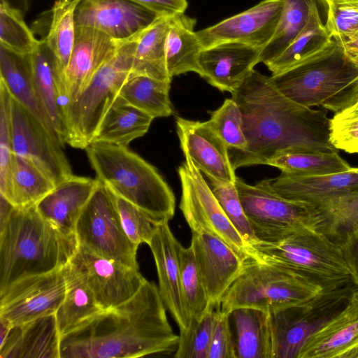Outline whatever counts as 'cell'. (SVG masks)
<instances>
[{"mask_svg":"<svg viewBox=\"0 0 358 358\" xmlns=\"http://www.w3.org/2000/svg\"><path fill=\"white\" fill-rule=\"evenodd\" d=\"M243 117L247 146L229 150L234 170L267 165L278 153L292 149L337 152L330 142L327 112L301 105L283 94L271 77L253 69L231 93Z\"/></svg>","mask_w":358,"mask_h":358,"instance_id":"1","label":"cell"},{"mask_svg":"<svg viewBox=\"0 0 358 358\" xmlns=\"http://www.w3.org/2000/svg\"><path fill=\"white\" fill-rule=\"evenodd\" d=\"M158 287L145 280L120 305L103 310L61 338L60 358H136L176 350Z\"/></svg>","mask_w":358,"mask_h":358,"instance_id":"2","label":"cell"},{"mask_svg":"<svg viewBox=\"0 0 358 358\" xmlns=\"http://www.w3.org/2000/svg\"><path fill=\"white\" fill-rule=\"evenodd\" d=\"M78 246L76 236L45 220L36 205L15 207L0 228V291L22 278L62 268Z\"/></svg>","mask_w":358,"mask_h":358,"instance_id":"3","label":"cell"},{"mask_svg":"<svg viewBox=\"0 0 358 358\" xmlns=\"http://www.w3.org/2000/svg\"><path fill=\"white\" fill-rule=\"evenodd\" d=\"M271 77L283 94L308 107L321 106L338 113L358 99V64L334 39Z\"/></svg>","mask_w":358,"mask_h":358,"instance_id":"4","label":"cell"},{"mask_svg":"<svg viewBox=\"0 0 358 358\" xmlns=\"http://www.w3.org/2000/svg\"><path fill=\"white\" fill-rule=\"evenodd\" d=\"M96 179L156 225L173 217V192L157 169L128 146L94 142L85 149Z\"/></svg>","mask_w":358,"mask_h":358,"instance_id":"5","label":"cell"},{"mask_svg":"<svg viewBox=\"0 0 358 358\" xmlns=\"http://www.w3.org/2000/svg\"><path fill=\"white\" fill-rule=\"evenodd\" d=\"M250 248L253 260L294 271L324 289L352 282L340 246L315 227H301L277 241L257 242Z\"/></svg>","mask_w":358,"mask_h":358,"instance_id":"6","label":"cell"},{"mask_svg":"<svg viewBox=\"0 0 358 358\" xmlns=\"http://www.w3.org/2000/svg\"><path fill=\"white\" fill-rule=\"evenodd\" d=\"M323 289L294 271L250 259L224 295L220 310L227 315L238 308L271 313L304 302Z\"/></svg>","mask_w":358,"mask_h":358,"instance_id":"7","label":"cell"},{"mask_svg":"<svg viewBox=\"0 0 358 358\" xmlns=\"http://www.w3.org/2000/svg\"><path fill=\"white\" fill-rule=\"evenodd\" d=\"M138 39V38H137ZM137 39L122 43L65 110L66 143L85 149L129 76Z\"/></svg>","mask_w":358,"mask_h":358,"instance_id":"8","label":"cell"},{"mask_svg":"<svg viewBox=\"0 0 358 358\" xmlns=\"http://www.w3.org/2000/svg\"><path fill=\"white\" fill-rule=\"evenodd\" d=\"M358 288L350 282L269 313L272 358H297L305 342L343 309Z\"/></svg>","mask_w":358,"mask_h":358,"instance_id":"9","label":"cell"},{"mask_svg":"<svg viewBox=\"0 0 358 358\" xmlns=\"http://www.w3.org/2000/svg\"><path fill=\"white\" fill-rule=\"evenodd\" d=\"M235 185L257 242H275L304 227L317 228L320 213L314 203L282 198L238 177Z\"/></svg>","mask_w":358,"mask_h":358,"instance_id":"10","label":"cell"},{"mask_svg":"<svg viewBox=\"0 0 358 358\" xmlns=\"http://www.w3.org/2000/svg\"><path fill=\"white\" fill-rule=\"evenodd\" d=\"M75 234L79 245L127 266L139 268L138 246L124 231L115 195L100 181L78 220Z\"/></svg>","mask_w":358,"mask_h":358,"instance_id":"11","label":"cell"},{"mask_svg":"<svg viewBox=\"0 0 358 358\" xmlns=\"http://www.w3.org/2000/svg\"><path fill=\"white\" fill-rule=\"evenodd\" d=\"M178 169L182 194L180 209L192 232L215 236L231 246L245 259L252 251L222 208L202 173L188 156Z\"/></svg>","mask_w":358,"mask_h":358,"instance_id":"12","label":"cell"},{"mask_svg":"<svg viewBox=\"0 0 358 358\" xmlns=\"http://www.w3.org/2000/svg\"><path fill=\"white\" fill-rule=\"evenodd\" d=\"M65 294L63 268L22 278L0 291V322L14 327L55 314Z\"/></svg>","mask_w":358,"mask_h":358,"instance_id":"13","label":"cell"},{"mask_svg":"<svg viewBox=\"0 0 358 358\" xmlns=\"http://www.w3.org/2000/svg\"><path fill=\"white\" fill-rule=\"evenodd\" d=\"M11 122L15 155L33 163L55 186L73 175L58 140L38 119L13 97Z\"/></svg>","mask_w":358,"mask_h":358,"instance_id":"14","label":"cell"},{"mask_svg":"<svg viewBox=\"0 0 358 358\" xmlns=\"http://www.w3.org/2000/svg\"><path fill=\"white\" fill-rule=\"evenodd\" d=\"M71 262L80 271L103 310L131 298L146 279L139 268H131L78 246Z\"/></svg>","mask_w":358,"mask_h":358,"instance_id":"15","label":"cell"},{"mask_svg":"<svg viewBox=\"0 0 358 358\" xmlns=\"http://www.w3.org/2000/svg\"><path fill=\"white\" fill-rule=\"evenodd\" d=\"M159 17L130 0H83L75 15L76 27L98 30L118 42L137 39Z\"/></svg>","mask_w":358,"mask_h":358,"instance_id":"16","label":"cell"},{"mask_svg":"<svg viewBox=\"0 0 358 358\" xmlns=\"http://www.w3.org/2000/svg\"><path fill=\"white\" fill-rule=\"evenodd\" d=\"M282 7V0H263L250 9L196 31V34L203 49L229 42L263 49L275 33Z\"/></svg>","mask_w":358,"mask_h":358,"instance_id":"17","label":"cell"},{"mask_svg":"<svg viewBox=\"0 0 358 358\" xmlns=\"http://www.w3.org/2000/svg\"><path fill=\"white\" fill-rule=\"evenodd\" d=\"M176 123L184 156H188L209 180L234 183L237 176L228 147L209 122L177 116Z\"/></svg>","mask_w":358,"mask_h":358,"instance_id":"18","label":"cell"},{"mask_svg":"<svg viewBox=\"0 0 358 358\" xmlns=\"http://www.w3.org/2000/svg\"><path fill=\"white\" fill-rule=\"evenodd\" d=\"M190 246L214 309L243 271L248 260L223 241L206 234L192 232Z\"/></svg>","mask_w":358,"mask_h":358,"instance_id":"19","label":"cell"},{"mask_svg":"<svg viewBox=\"0 0 358 358\" xmlns=\"http://www.w3.org/2000/svg\"><path fill=\"white\" fill-rule=\"evenodd\" d=\"M148 245L155 262L159 291L164 303L183 334L191 320L186 310L180 285L179 249L181 245L174 236L169 222L155 226Z\"/></svg>","mask_w":358,"mask_h":358,"instance_id":"20","label":"cell"},{"mask_svg":"<svg viewBox=\"0 0 358 358\" xmlns=\"http://www.w3.org/2000/svg\"><path fill=\"white\" fill-rule=\"evenodd\" d=\"M282 198L315 203L320 201L358 192V167L345 171L315 176L281 173L257 183Z\"/></svg>","mask_w":358,"mask_h":358,"instance_id":"21","label":"cell"},{"mask_svg":"<svg viewBox=\"0 0 358 358\" xmlns=\"http://www.w3.org/2000/svg\"><path fill=\"white\" fill-rule=\"evenodd\" d=\"M262 50L235 42L204 48L199 56L200 76L220 91L231 93L259 63Z\"/></svg>","mask_w":358,"mask_h":358,"instance_id":"22","label":"cell"},{"mask_svg":"<svg viewBox=\"0 0 358 358\" xmlns=\"http://www.w3.org/2000/svg\"><path fill=\"white\" fill-rule=\"evenodd\" d=\"M122 43L94 29L76 27L74 46L64 73L69 103L85 88Z\"/></svg>","mask_w":358,"mask_h":358,"instance_id":"23","label":"cell"},{"mask_svg":"<svg viewBox=\"0 0 358 358\" xmlns=\"http://www.w3.org/2000/svg\"><path fill=\"white\" fill-rule=\"evenodd\" d=\"M31 73L41 104L63 146L66 140L65 110L69 103L64 77L45 38L29 55Z\"/></svg>","mask_w":358,"mask_h":358,"instance_id":"24","label":"cell"},{"mask_svg":"<svg viewBox=\"0 0 358 358\" xmlns=\"http://www.w3.org/2000/svg\"><path fill=\"white\" fill-rule=\"evenodd\" d=\"M358 348V290L347 306L313 334L297 358H347Z\"/></svg>","mask_w":358,"mask_h":358,"instance_id":"25","label":"cell"},{"mask_svg":"<svg viewBox=\"0 0 358 358\" xmlns=\"http://www.w3.org/2000/svg\"><path fill=\"white\" fill-rule=\"evenodd\" d=\"M98 184L96 178L73 175L41 199L36 209L62 232L76 236L78 220Z\"/></svg>","mask_w":358,"mask_h":358,"instance_id":"26","label":"cell"},{"mask_svg":"<svg viewBox=\"0 0 358 358\" xmlns=\"http://www.w3.org/2000/svg\"><path fill=\"white\" fill-rule=\"evenodd\" d=\"M62 336L55 314L12 327L1 358H60Z\"/></svg>","mask_w":358,"mask_h":358,"instance_id":"27","label":"cell"},{"mask_svg":"<svg viewBox=\"0 0 358 358\" xmlns=\"http://www.w3.org/2000/svg\"><path fill=\"white\" fill-rule=\"evenodd\" d=\"M63 271L66 294L55 313L62 337L78 329L103 311L83 275L71 261L63 267Z\"/></svg>","mask_w":358,"mask_h":358,"instance_id":"28","label":"cell"},{"mask_svg":"<svg viewBox=\"0 0 358 358\" xmlns=\"http://www.w3.org/2000/svg\"><path fill=\"white\" fill-rule=\"evenodd\" d=\"M0 80L4 83L12 97L38 119L58 140L35 90L29 55L18 54L0 45Z\"/></svg>","mask_w":358,"mask_h":358,"instance_id":"29","label":"cell"},{"mask_svg":"<svg viewBox=\"0 0 358 358\" xmlns=\"http://www.w3.org/2000/svg\"><path fill=\"white\" fill-rule=\"evenodd\" d=\"M229 320L236 358H272L269 313L238 308L231 311Z\"/></svg>","mask_w":358,"mask_h":358,"instance_id":"30","label":"cell"},{"mask_svg":"<svg viewBox=\"0 0 358 358\" xmlns=\"http://www.w3.org/2000/svg\"><path fill=\"white\" fill-rule=\"evenodd\" d=\"M196 20L183 14L169 17L166 39V67L169 76L187 72L201 74L199 56L202 44L194 31Z\"/></svg>","mask_w":358,"mask_h":358,"instance_id":"31","label":"cell"},{"mask_svg":"<svg viewBox=\"0 0 358 358\" xmlns=\"http://www.w3.org/2000/svg\"><path fill=\"white\" fill-rule=\"evenodd\" d=\"M153 119L118 96L104 115L92 143L128 146L148 132Z\"/></svg>","mask_w":358,"mask_h":358,"instance_id":"32","label":"cell"},{"mask_svg":"<svg viewBox=\"0 0 358 358\" xmlns=\"http://www.w3.org/2000/svg\"><path fill=\"white\" fill-rule=\"evenodd\" d=\"M169 17H159L138 38L129 76H145L171 82L166 67V39Z\"/></svg>","mask_w":358,"mask_h":358,"instance_id":"33","label":"cell"},{"mask_svg":"<svg viewBox=\"0 0 358 358\" xmlns=\"http://www.w3.org/2000/svg\"><path fill=\"white\" fill-rule=\"evenodd\" d=\"M268 166L282 173L315 176L345 171L352 167L337 152L292 149L281 152L270 159Z\"/></svg>","mask_w":358,"mask_h":358,"instance_id":"34","label":"cell"},{"mask_svg":"<svg viewBox=\"0 0 358 358\" xmlns=\"http://www.w3.org/2000/svg\"><path fill=\"white\" fill-rule=\"evenodd\" d=\"M171 83L145 76H129L119 96L153 118L169 117L173 113Z\"/></svg>","mask_w":358,"mask_h":358,"instance_id":"35","label":"cell"},{"mask_svg":"<svg viewBox=\"0 0 358 358\" xmlns=\"http://www.w3.org/2000/svg\"><path fill=\"white\" fill-rule=\"evenodd\" d=\"M319 1L322 2L317 0L312 5L308 22L301 32L278 57L266 65L272 75L296 64L331 40L321 17Z\"/></svg>","mask_w":358,"mask_h":358,"instance_id":"36","label":"cell"},{"mask_svg":"<svg viewBox=\"0 0 358 358\" xmlns=\"http://www.w3.org/2000/svg\"><path fill=\"white\" fill-rule=\"evenodd\" d=\"M83 0H57L51 9L50 26L45 40L64 80L76 39L75 15Z\"/></svg>","mask_w":358,"mask_h":358,"instance_id":"37","label":"cell"},{"mask_svg":"<svg viewBox=\"0 0 358 358\" xmlns=\"http://www.w3.org/2000/svg\"><path fill=\"white\" fill-rule=\"evenodd\" d=\"M316 1L282 0V10L275 33L262 50L259 63L266 65L292 43L306 25L312 5Z\"/></svg>","mask_w":358,"mask_h":358,"instance_id":"38","label":"cell"},{"mask_svg":"<svg viewBox=\"0 0 358 358\" xmlns=\"http://www.w3.org/2000/svg\"><path fill=\"white\" fill-rule=\"evenodd\" d=\"M314 204L320 213L317 229L337 244L347 234L358 230V192Z\"/></svg>","mask_w":358,"mask_h":358,"instance_id":"39","label":"cell"},{"mask_svg":"<svg viewBox=\"0 0 358 358\" xmlns=\"http://www.w3.org/2000/svg\"><path fill=\"white\" fill-rule=\"evenodd\" d=\"M11 200L15 207L36 205L55 185L29 160L13 154L10 172Z\"/></svg>","mask_w":358,"mask_h":358,"instance_id":"40","label":"cell"},{"mask_svg":"<svg viewBox=\"0 0 358 358\" xmlns=\"http://www.w3.org/2000/svg\"><path fill=\"white\" fill-rule=\"evenodd\" d=\"M181 292L184 303L192 321H197L209 311L211 306L204 282L192 247L179 249Z\"/></svg>","mask_w":358,"mask_h":358,"instance_id":"41","label":"cell"},{"mask_svg":"<svg viewBox=\"0 0 358 358\" xmlns=\"http://www.w3.org/2000/svg\"><path fill=\"white\" fill-rule=\"evenodd\" d=\"M41 40L23 20V15L6 3L0 1V45L16 53L31 55L39 45Z\"/></svg>","mask_w":358,"mask_h":358,"instance_id":"42","label":"cell"},{"mask_svg":"<svg viewBox=\"0 0 358 358\" xmlns=\"http://www.w3.org/2000/svg\"><path fill=\"white\" fill-rule=\"evenodd\" d=\"M12 96L0 80V195L11 200L10 172L13 155L11 122Z\"/></svg>","mask_w":358,"mask_h":358,"instance_id":"43","label":"cell"},{"mask_svg":"<svg viewBox=\"0 0 358 358\" xmlns=\"http://www.w3.org/2000/svg\"><path fill=\"white\" fill-rule=\"evenodd\" d=\"M329 36L339 43L352 40L358 34V0H325Z\"/></svg>","mask_w":358,"mask_h":358,"instance_id":"44","label":"cell"},{"mask_svg":"<svg viewBox=\"0 0 358 358\" xmlns=\"http://www.w3.org/2000/svg\"><path fill=\"white\" fill-rule=\"evenodd\" d=\"M208 122L224 141L229 150H242L246 148L242 113L232 98L225 99L219 108L211 112Z\"/></svg>","mask_w":358,"mask_h":358,"instance_id":"45","label":"cell"},{"mask_svg":"<svg viewBox=\"0 0 358 358\" xmlns=\"http://www.w3.org/2000/svg\"><path fill=\"white\" fill-rule=\"evenodd\" d=\"M215 320V309L209 311L200 320L192 321L187 331L179 335L174 357L208 358Z\"/></svg>","mask_w":358,"mask_h":358,"instance_id":"46","label":"cell"},{"mask_svg":"<svg viewBox=\"0 0 358 358\" xmlns=\"http://www.w3.org/2000/svg\"><path fill=\"white\" fill-rule=\"evenodd\" d=\"M210 182L211 189L224 213L250 248L252 244L257 242V240L240 201L235 182L217 180H210Z\"/></svg>","mask_w":358,"mask_h":358,"instance_id":"47","label":"cell"},{"mask_svg":"<svg viewBox=\"0 0 358 358\" xmlns=\"http://www.w3.org/2000/svg\"><path fill=\"white\" fill-rule=\"evenodd\" d=\"M115 197L122 226L129 239L137 246L148 245L155 224L137 207L120 197Z\"/></svg>","mask_w":358,"mask_h":358,"instance_id":"48","label":"cell"},{"mask_svg":"<svg viewBox=\"0 0 358 358\" xmlns=\"http://www.w3.org/2000/svg\"><path fill=\"white\" fill-rule=\"evenodd\" d=\"M208 358H236L229 315L215 309Z\"/></svg>","mask_w":358,"mask_h":358,"instance_id":"49","label":"cell"},{"mask_svg":"<svg viewBox=\"0 0 358 358\" xmlns=\"http://www.w3.org/2000/svg\"><path fill=\"white\" fill-rule=\"evenodd\" d=\"M331 143L337 150L348 153H358V116L330 120Z\"/></svg>","mask_w":358,"mask_h":358,"instance_id":"50","label":"cell"},{"mask_svg":"<svg viewBox=\"0 0 358 358\" xmlns=\"http://www.w3.org/2000/svg\"><path fill=\"white\" fill-rule=\"evenodd\" d=\"M338 245L350 271L352 282L358 288V230L347 234Z\"/></svg>","mask_w":358,"mask_h":358,"instance_id":"51","label":"cell"},{"mask_svg":"<svg viewBox=\"0 0 358 358\" xmlns=\"http://www.w3.org/2000/svg\"><path fill=\"white\" fill-rule=\"evenodd\" d=\"M162 17L183 14L187 8V0H130Z\"/></svg>","mask_w":358,"mask_h":358,"instance_id":"52","label":"cell"},{"mask_svg":"<svg viewBox=\"0 0 358 358\" xmlns=\"http://www.w3.org/2000/svg\"><path fill=\"white\" fill-rule=\"evenodd\" d=\"M15 206L0 195V228H1L8 220Z\"/></svg>","mask_w":358,"mask_h":358,"instance_id":"53","label":"cell"},{"mask_svg":"<svg viewBox=\"0 0 358 358\" xmlns=\"http://www.w3.org/2000/svg\"><path fill=\"white\" fill-rule=\"evenodd\" d=\"M340 44L349 57L358 64V34L350 41Z\"/></svg>","mask_w":358,"mask_h":358,"instance_id":"54","label":"cell"},{"mask_svg":"<svg viewBox=\"0 0 358 358\" xmlns=\"http://www.w3.org/2000/svg\"><path fill=\"white\" fill-rule=\"evenodd\" d=\"M0 1L17 10L23 16L27 12L30 4V0H0Z\"/></svg>","mask_w":358,"mask_h":358,"instance_id":"55","label":"cell"},{"mask_svg":"<svg viewBox=\"0 0 358 358\" xmlns=\"http://www.w3.org/2000/svg\"><path fill=\"white\" fill-rule=\"evenodd\" d=\"M357 116H358V99L350 107L340 113H335L334 115V117L339 119L351 118Z\"/></svg>","mask_w":358,"mask_h":358,"instance_id":"56","label":"cell"},{"mask_svg":"<svg viewBox=\"0 0 358 358\" xmlns=\"http://www.w3.org/2000/svg\"><path fill=\"white\" fill-rule=\"evenodd\" d=\"M11 328L12 327L9 324L0 322V346L2 345L7 339Z\"/></svg>","mask_w":358,"mask_h":358,"instance_id":"57","label":"cell"},{"mask_svg":"<svg viewBox=\"0 0 358 358\" xmlns=\"http://www.w3.org/2000/svg\"><path fill=\"white\" fill-rule=\"evenodd\" d=\"M347 358H358V348L352 350L347 357Z\"/></svg>","mask_w":358,"mask_h":358,"instance_id":"58","label":"cell"},{"mask_svg":"<svg viewBox=\"0 0 358 358\" xmlns=\"http://www.w3.org/2000/svg\"><path fill=\"white\" fill-rule=\"evenodd\" d=\"M320 1H322V3H323V5H324H324L326 6V4H325V0H320Z\"/></svg>","mask_w":358,"mask_h":358,"instance_id":"59","label":"cell"}]
</instances>
